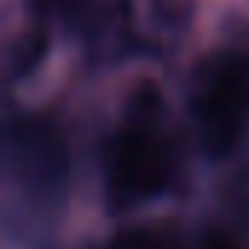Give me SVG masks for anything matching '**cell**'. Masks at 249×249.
<instances>
[{"instance_id": "1", "label": "cell", "mask_w": 249, "mask_h": 249, "mask_svg": "<svg viewBox=\"0 0 249 249\" xmlns=\"http://www.w3.org/2000/svg\"><path fill=\"white\" fill-rule=\"evenodd\" d=\"M249 111V56L214 62L199 91L194 94V117L205 156L226 159L243 135Z\"/></svg>"}, {"instance_id": "2", "label": "cell", "mask_w": 249, "mask_h": 249, "mask_svg": "<svg viewBox=\"0 0 249 249\" xmlns=\"http://www.w3.org/2000/svg\"><path fill=\"white\" fill-rule=\"evenodd\" d=\"M167 179H170L167 150L144 123H135V126L123 129L108 144L106 182H108L111 199L120 208L161 194Z\"/></svg>"}, {"instance_id": "3", "label": "cell", "mask_w": 249, "mask_h": 249, "mask_svg": "<svg viewBox=\"0 0 249 249\" xmlns=\"http://www.w3.org/2000/svg\"><path fill=\"white\" fill-rule=\"evenodd\" d=\"M44 50H47V36H44L41 30H33V33L18 36V41L12 44V56H9V59H12V71H15V73L33 71V68L41 62Z\"/></svg>"}, {"instance_id": "4", "label": "cell", "mask_w": 249, "mask_h": 249, "mask_svg": "<svg viewBox=\"0 0 249 249\" xmlns=\"http://www.w3.org/2000/svg\"><path fill=\"white\" fill-rule=\"evenodd\" d=\"M111 249H173V246L150 231H129V234L117 237V243Z\"/></svg>"}, {"instance_id": "5", "label": "cell", "mask_w": 249, "mask_h": 249, "mask_svg": "<svg viewBox=\"0 0 249 249\" xmlns=\"http://www.w3.org/2000/svg\"><path fill=\"white\" fill-rule=\"evenodd\" d=\"M199 249H237L226 234H208L205 240H202V246Z\"/></svg>"}]
</instances>
